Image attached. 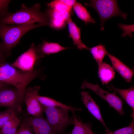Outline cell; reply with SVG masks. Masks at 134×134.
Returning <instances> with one entry per match:
<instances>
[{"label": "cell", "instance_id": "obj_5", "mask_svg": "<svg viewBox=\"0 0 134 134\" xmlns=\"http://www.w3.org/2000/svg\"><path fill=\"white\" fill-rule=\"evenodd\" d=\"M43 107L47 120L57 134H63L67 126L73 124V117L69 116L68 109L60 107Z\"/></svg>", "mask_w": 134, "mask_h": 134}, {"label": "cell", "instance_id": "obj_4", "mask_svg": "<svg viewBox=\"0 0 134 134\" xmlns=\"http://www.w3.org/2000/svg\"><path fill=\"white\" fill-rule=\"evenodd\" d=\"M85 5L93 8L97 12L100 20L101 31L104 29V23L109 19L116 16L121 17L124 19L127 18V14L121 11L116 0H90L89 3H86Z\"/></svg>", "mask_w": 134, "mask_h": 134}, {"label": "cell", "instance_id": "obj_10", "mask_svg": "<svg viewBox=\"0 0 134 134\" xmlns=\"http://www.w3.org/2000/svg\"><path fill=\"white\" fill-rule=\"evenodd\" d=\"M71 12L58 11L49 8L45 14L49 20V25L51 28L57 30L63 29L71 18Z\"/></svg>", "mask_w": 134, "mask_h": 134}, {"label": "cell", "instance_id": "obj_16", "mask_svg": "<svg viewBox=\"0 0 134 134\" xmlns=\"http://www.w3.org/2000/svg\"><path fill=\"white\" fill-rule=\"evenodd\" d=\"M107 87L110 90L114 91L115 93H118L124 100L131 107L132 112L131 116L134 119V87L132 86L127 89H121L115 87L112 84Z\"/></svg>", "mask_w": 134, "mask_h": 134}, {"label": "cell", "instance_id": "obj_19", "mask_svg": "<svg viewBox=\"0 0 134 134\" xmlns=\"http://www.w3.org/2000/svg\"><path fill=\"white\" fill-rule=\"evenodd\" d=\"M37 99L43 107H60L67 108L72 113L76 111H82L80 108H74L71 106L67 105L49 97L39 95L37 96Z\"/></svg>", "mask_w": 134, "mask_h": 134}, {"label": "cell", "instance_id": "obj_2", "mask_svg": "<svg viewBox=\"0 0 134 134\" xmlns=\"http://www.w3.org/2000/svg\"><path fill=\"white\" fill-rule=\"evenodd\" d=\"M41 71L39 69L31 71H24L5 62L0 64V82L13 86L24 94L27 86L39 77Z\"/></svg>", "mask_w": 134, "mask_h": 134}, {"label": "cell", "instance_id": "obj_30", "mask_svg": "<svg viewBox=\"0 0 134 134\" xmlns=\"http://www.w3.org/2000/svg\"><path fill=\"white\" fill-rule=\"evenodd\" d=\"M8 85L6 83L0 82V90L3 88L7 87Z\"/></svg>", "mask_w": 134, "mask_h": 134}, {"label": "cell", "instance_id": "obj_26", "mask_svg": "<svg viewBox=\"0 0 134 134\" xmlns=\"http://www.w3.org/2000/svg\"><path fill=\"white\" fill-rule=\"evenodd\" d=\"M19 129L16 134H33L31 127L26 119L20 124Z\"/></svg>", "mask_w": 134, "mask_h": 134}, {"label": "cell", "instance_id": "obj_1", "mask_svg": "<svg viewBox=\"0 0 134 134\" xmlns=\"http://www.w3.org/2000/svg\"><path fill=\"white\" fill-rule=\"evenodd\" d=\"M40 7L38 3L31 7L23 4L19 10L0 18V24L15 25L34 23L48 25V19L45 13L40 11Z\"/></svg>", "mask_w": 134, "mask_h": 134}, {"label": "cell", "instance_id": "obj_17", "mask_svg": "<svg viewBox=\"0 0 134 134\" xmlns=\"http://www.w3.org/2000/svg\"><path fill=\"white\" fill-rule=\"evenodd\" d=\"M99 77L102 84H107L115 77V72L112 67L105 62L98 65Z\"/></svg>", "mask_w": 134, "mask_h": 134}, {"label": "cell", "instance_id": "obj_9", "mask_svg": "<svg viewBox=\"0 0 134 134\" xmlns=\"http://www.w3.org/2000/svg\"><path fill=\"white\" fill-rule=\"evenodd\" d=\"M40 88L39 86L30 87L25 90L23 101L28 114L32 116L42 115L43 107L38 100L37 96Z\"/></svg>", "mask_w": 134, "mask_h": 134}, {"label": "cell", "instance_id": "obj_27", "mask_svg": "<svg viewBox=\"0 0 134 134\" xmlns=\"http://www.w3.org/2000/svg\"><path fill=\"white\" fill-rule=\"evenodd\" d=\"M10 0H0V18L3 17L9 13L8 7Z\"/></svg>", "mask_w": 134, "mask_h": 134}, {"label": "cell", "instance_id": "obj_32", "mask_svg": "<svg viewBox=\"0 0 134 134\" xmlns=\"http://www.w3.org/2000/svg\"></svg>", "mask_w": 134, "mask_h": 134}, {"label": "cell", "instance_id": "obj_22", "mask_svg": "<svg viewBox=\"0 0 134 134\" xmlns=\"http://www.w3.org/2000/svg\"><path fill=\"white\" fill-rule=\"evenodd\" d=\"M87 50L90 52L98 66L103 62L104 58L108 52L105 45L101 44L91 48L88 47Z\"/></svg>", "mask_w": 134, "mask_h": 134}, {"label": "cell", "instance_id": "obj_23", "mask_svg": "<svg viewBox=\"0 0 134 134\" xmlns=\"http://www.w3.org/2000/svg\"><path fill=\"white\" fill-rule=\"evenodd\" d=\"M47 7L56 10L71 12L72 7L68 6L63 3L61 0H56L47 3Z\"/></svg>", "mask_w": 134, "mask_h": 134}, {"label": "cell", "instance_id": "obj_14", "mask_svg": "<svg viewBox=\"0 0 134 134\" xmlns=\"http://www.w3.org/2000/svg\"><path fill=\"white\" fill-rule=\"evenodd\" d=\"M70 48L63 46L57 43L49 42L45 40L37 47L38 51L41 58L46 55L57 53Z\"/></svg>", "mask_w": 134, "mask_h": 134}, {"label": "cell", "instance_id": "obj_24", "mask_svg": "<svg viewBox=\"0 0 134 134\" xmlns=\"http://www.w3.org/2000/svg\"><path fill=\"white\" fill-rule=\"evenodd\" d=\"M17 114L14 110L9 108L0 112V128L2 127L6 122Z\"/></svg>", "mask_w": 134, "mask_h": 134}, {"label": "cell", "instance_id": "obj_25", "mask_svg": "<svg viewBox=\"0 0 134 134\" xmlns=\"http://www.w3.org/2000/svg\"><path fill=\"white\" fill-rule=\"evenodd\" d=\"M104 134H134V123L133 121L129 125L114 131H111Z\"/></svg>", "mask_w": 134, "mask_h": 134}, {"label": "cell", "instance_id": "obj_7", "mask_svg": "<svg viewBox=\"0 0 134 134\" xmlns=\"http://www.w3.org/2000/svg\"><path fill=\"white\" fill-rule=\"evenodd\" d=\"M81 88L82 89L87 88L92 90L106 100L110 106L113 108L120 115H123L125 114L122 100L116 95L115 92H108L100 88L98 84H93L86 80L83 82Z\"/></svg>", "mask_w": 134, "mask_h": 134}, {"label": "cell", "instance_id": "obj_31", "mask_svg": "<svg viewBox=\"0 0 134 134\" xmlns=\"http://www.w3.org/2000/svg\"><path fill=\"white\" fill-rule=\"evenodd\" d=\"M0 134H2L0 131Z\"/></svg>", "mask_w": 134, "mask_h": 134}, {"label": "cell", "instance_id": "obj_29", "mask_svg": "<svg viewBox=\"0 0 134 134\" xmlns=\"http://www.w3.org/2000/svg\"><path fill=\"white\" fill-rule=\"evenodd\" d=\"M8 56L2 43L0 42V64L5 63Z\"/></svg>", "mask_w": 134, "mask_h": 134}, {"label": "cell", "instance_id": "obj_11", "mask_svg": "<svg viewBox=\"0 0 134 134\" xmlns=\"http://www.w3.org/2000/svg\"><path fill=\"white\" fill-rule=\"evenodd\" d=\"M26 120L35 134H57L42 115L31 116Z\"/></svg>", "mask_w": 134, "mask_h": 134}, {"label": "cell", "instance_id": "obj_28", "mask_svg": "<svg viewBox=\"0 0 134 134\" xmlns=\"http://www.w3.org/2000/svg\"><path fill=\"white\" fill-rule=\"evenodd\" d=\"M134 25H126L119 24V25L120 28L122 29L124 31V32L122 35V37H124L126 35H128V34L127 31L131 34L132 32H134Z\"/></svg>", "mask_w": 134, "mask_h": 134}, {"label": "cell", "instance_id": "obj_18", "mask_svg": "<svg viewBox=\"0 0 134 134\" xmlns=\"http://www.w3.org/2000/svg\"><path fill=\"white\" fill-rule=\"evenodd\" d=\"M73 114L74 127L70 132L65 134H94L91 125L89 123H84L78 116Z\"/></svg>", "mask_w": 134, "mask_h": 134}, {"label": "cell", "instance_id": "obj_13", "mask_svg": "<svg viewBox=\"0 0 134 134\" xmlns=\"http://www.w3.org/2000/svg\"><path fill=\"white\" fill-rule=\"evenodd\" d=\"M113 69L116 71L128 82H131L134 74V70L130 68L119 59L108 53Z\"/></svg>", "mask_w": 134, "mask_h": 134}, {"label": "cell", "instance_id": "obj_12", "mask_svg": "<svg viewBox=\"0 0 134 134\" xmlns=\"http://www.w3.org/2000/svg\"><path fill=\"white\" fill-rule=\"evenodd\" d=\"M80 95L82 101L89 112L102 123L105 129L106 133L110 132V131L106 126L102 117L99 106L89 93L83 91L81 92Z\"/></svg>", "mask_w": 134, "mask_h": 134}, {"label": "cell", "instance_id": "obj_6", "mask_svg": "<svg viewBox=\"0 0 134 134\" xmlns=\"http://www.w3.org/2000/svg\"><path fill=\"white\" fill-rule=\"evenodd\" d=\"M24 94L16 88H3L0 90V107H6L17 113L22 111Z\"/></svg>", "mask_w": 134, "mask_h": 134}, {"label": "cell", "instance_id": "obj_8", "mask_svg": "<svg viewBox=\"0 0 134 134\" xmlns=\"http://www.w3.org/2000/svg\"><path fill=\"white\" fill-rule=\"evenodd\" d=\"M41 58L37 47L33 43L27 51L21 54L11 65L24 71H32L34 70L35 65Z\"/></svg>", "mask_w": 134, "mask_h": 134}, {"label": "cell", "instance_id": "obj_20", "mask_svg": "<svg viewBox=\"0 0 134 134\" xmlns=\"http://www.w3.org/2000/svg\"><path fill=\"white\" fill-rule=\"evenodd\" d=\"M72 7L77 17L82 21L86 25L96 22L95 20L92 17L89 12L81 3L76 1Z\"/></svg>", "mask_w": 134, "mask_h": 134}, {"label": "cell", "instance_id": "obj_21", "mask_svg": "<svg viewBox=\"0 0 134 134\" xmlns=\"http://www.w3.org/2000/svg\"><path fill=\"white\" fill-rule=\"evenodd\" d=\"M21 122L20 119L16 114L6 122L0 128L2 134H16Z\"/></svg>", "mask_w": 134, "mask_h": 134}, {"label": "cell", "instance_id": "obj_15", "mask_svg": "<svg viewBox=\"0 0 134 134\" xmlns=\"http://www.w3.org/2000/svg\"><path fill=\"white\" fill-rule=\"evenodd\" d=\"M68 30L70 35L73 41V44L80 50H87V47L82 41L81 38V30L71 18L67 22Z\"/></svg>", "mask_w": 134, "mask_h": 134}, {"label": "cell", "instance_id": "obj_3", "mask_svg": "<svg viewBox=\"0 0 134 134\" xmlns=\"http://www.w3.org/2000/svg\"><path fill=\"white\" fill-rule=\"evenodd\" d=\"M44 26L40 24L31 23L9 26L0 24V38L6 52L9 56L13 48L19 44L22 37L34 28Z\"/></svg>", "mask_w": 134, "mask_h": 134}]
</instances>
